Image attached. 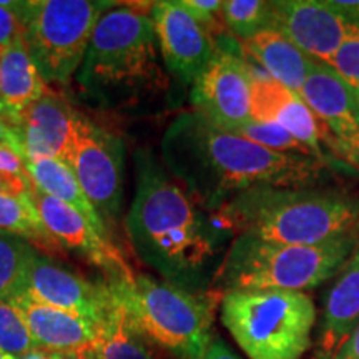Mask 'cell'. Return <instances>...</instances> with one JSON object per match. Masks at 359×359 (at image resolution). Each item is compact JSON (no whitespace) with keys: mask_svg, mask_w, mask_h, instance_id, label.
I'll return each mask as SVG.
<instances>
[{"mask_svg":"<svg viewBox=\"0 0 359 359\" xmlns=\"http://www.w3.org/2000/svg\"><path fill=\"white\" fill-rule=\"evenodd\" d=\"M359 325V245L327 291L313 359H334Z\"/></svg>","mask_w":359,"mask_h":359,"instance_id":"cell-18","label":"cell"},{"mask_svg":"<svg viewBox=\"0 0 359 359\" xmlns=\"http://www.w3.org/2000/svg\"><path fill=\"white\" fill-rule=\"evenodd\" d=\"M0 359H15V358L8 356V354H6V353H2V351H0Z\"/></svg>","mask_w":359,"mask_h":359,"instance_id":"cell-38","label":"cell"},{"mask_svg":"<svg viewBox=\"0 0 359 359\" xmlns=\"http://www.w3.org/2000/svg\"><path fill=\"white\" fill-rule=\"evenodd\" d=\"M172 359H175V358H172Z\"/></svg>","mask_w":359,"mask_h":359,"instance_id":"cell-40","label":"cell"},{"mask_svg":"<svg viewBox=\"0 0 359 359\" xmlns=\"http://www.w3.org/2000/svg\"><path fill=\"white\" fill-rule=\"evenodd\" d=\"M67 165L102 219L115 222L123 203L125 147L110 130L77 114ZM105 223V222H103Z\"/></svg>","mask_w":359,"mask_h":359,"instance_id":"cell-9","label":"cell"},{"mask_svg":"<svg viewBox=\"0 0 359 359\" xmlns=\"http://www.w3.org/2000/svg\"><path fill=\"white\" fill-rule=\"evenodd\" d=\"M205 359H240L219 338H213L206 349Z\"/></svg>","mask_w":359,"mask_h":359,"instance_id":"cell-35","label":"cell"},{"mask_svg":"<svg viewBox=\"0 0 359 359\" xmlns=\"http://www.w3.org/2000/svg\"><path fill=\"white\" fill-rule=\"evenodd\" d=\"M358 245L359 233L320 245H278L238 235L228 246L212 290L223 294L243 290L316 288L338 275Z\"/></svg>","mask_w":359,"mask_h":359,"instance_id":"cell-5","label":"cell"},{"mask_svg":"<svg viewBox=\"0 0 359 359\" xmlns=\"http://www.w3.org/2000/svg\"><path fill=\"white\" fill-rule=\"evenodd\" d=\"M251 64V62H250ZM251 118L285 128L304 143L331 170L353 172L326 125L314 115L299 93L283 87L251 64Z\"/></svg>","mask_w":359,"mask_h":359,"instance_id":"cell-11","label":"cell"},{"mask_svg":"<svg viewBox=\"0 0 359 359\" xmlns=\"http://www.w3.org/2000/svg\"><path fill=\"white\" fill-rule=\"evenodd\" d=\"M11 302L24 314L37 349L60 354L93 346L97 325L87 318L35 303L24 296H17Z\"/></svg>","mask_w":359,"mask_h":359,"instance_id":"cell-19","label":"cell"},{"mask_svg":"<svg viewBox=\"0 0 359 359\" xmlns=\"http://www.w3.org/2000/svg\"><path fill=\"white\" fill-rule=\"evenodd\" d=\"M193 111L231 132L251 120V64L230 34L217 39V50L191 85Z\"/></svg>","mask_w":359,"mask_h":359,"instance_id":"cell-10","label":"cell"},{"mask_svg":"<svg viewBox=\"0 0 359 359\" xmlns=\"http://www.w3.org/2000/svg\"><path fill=\"white\" fill-rule=\"evenodd\" d=\"M219 318L250 359H302L311 346L316 306L304 291H228Z\"/></svg>","mask_w":359,"mask_h":359,"instance_id":"cell-7","label":"cell"},{"mask_svg":"<svg viewBox=\"0 0 359 359\" xmlns=\"http://www.w3.org/2000/svg\"><path fill=\"white\" fill-rule=\"evenodd\" d=\"M55 359H97V358H95V354H93V348L90 346V348L79 349V351L55 354Z\"/></svg>","mask_w":359,"mask_h":359,"instance_id":"cell-36","label":"cell"},{"mask_svg":"<svg viewBox=\"0 0 359 359\" xmlns=\"http://www.w3.org/2000/svg\"><path fill=\"white\" fill-rule=\"evenodd\" d=\"M0 173L29 175L25 156L13 148L0 147Z\"/></svg>","mask_w":359,"mask_h":359,"instance_id":"cell-31","label":"cell"},{"mask_svg":"<svg viewBox=\"0 0 359 359\" xmlns=\"http://www.w3.org/2000/svg\"><path fill=\"white\" fill-rule=\"evenodd\" d=\"M150 15L165 69L177 82L191 87L213 58L217 37H213L182 2H151Z\"/></svg>","mask_w":359,"mask_h":359,"instance_id":"cell-13","label":"cell"},{"mask_svg":"<svg viewBox=\"0 0 359 359\" xmlns=\"http://www.w3.org/2000/svg\"><path fill=\"white\" fill-rule=\"evenodd\" d=\"M34 250L24 238L0 230V302L19 294Z\"/></svg>","mask_w":359,"mask_h":359,"instance_id":"cell-26","label":"cell"},{"mask_svg":"<svg viewBox=\"0 0 359 359\" xmlns=\"http://www.w3.org/2000/svg\"><path fill=\"white\" fill-rule=\"evenodd\" d=\"M20 2H0V52L24 40V22L19 12Z\"/></svg>","mask_w":359,"mask_h":359,"instance_id":"cell-30","label":"cell"},{"mask_svg":"<svg viewBox=\"0 0 359 359\" xmlns=\"http://www.w3.org/2000/svg\"><path fill=\"white\" fill-rule=\"evenodd\" d=\"M150 11L151 4H115L97 22L77 74L80 92L92 105L123 109L167 87Z\"/></svg>","mask_w":359,"mask_h":359,"instance_id":"cell-3","label":"cell"},{"mask_svg":"<svg viewBox=\"0 0 359 359\" xmlns=\"http://www.w3.org/2000/svg\"><path fill=\"white\" fill-rule=\"evenodd\" d=\"M217 213L235 236L278 245H320L359 233V196L341 188H255Z\"/></svg>","mask_w":359,"mask_h":359,"instance_id":"cell-4","label":"cell"},{"mask_svg":"<svg viewBox=\"0 0 359 359\" xmlns=\"http://www.w3.org/2000/svg\"><path fill=\"white\" fill-rule=\"evenodd\" d=\"M222 19L226 32L243 42L263 30L273 29V2L264 0H226L222 4Z\"/></svg>","mask_w":359,"mask_h":359,"instance_id":"cell-25","label":"cell"},{"mask_svg":"<svg viewBox=\"0 0 359 359\" xmlns=\"http://www.w3.org/2000/svg\"><path fill=\"white\" fill-rule=\"evenodd\" d=\"M299 95L326 125L338 143L341 155L359 173V97L330 65L314 62Z\"/></svg>","mask_w":359,"mask_h":359,"instance_id":"cell-16","label":"cell"},{"mask_svg":"<svg viewBox=\"0 0 359 359\" xmlns=\"http://www.w3.org/2000/svg\"><path fill=\"white\" fill-rule=\"evenodd\" d=\"M30 200L45 228L62 248L79 255L93 266L105 269L109 280L133 275L118 248L111 243L109 233L98 230L82 213L64 201L47 195L34 183Z\"/></svg>","mask_w":359,"mask_h":359,"instance_id":"cell-14","label":"cell"},{"mask_svg":"<svg viewBox=\"0 0 359 359\" xmlns=\"http://www.w3.org/2000/svg\"><path fill=\"white\" fill-rule=\"evenodd\" d=\"M27 172L35 187L53 196V198L70 205L77 212L83 215L90 223H93L98 230L107 231V224L103 223L100 215L90 203L80 187L77 177L65 161L57 158H35L27 160Z\"/></svg>","mask_w":359,"mask_h":359,"instance_id":"cell-23","label":"cell"},{"mask_svg":"<svg viewBox=\"0 0 359 359\" xmlns=\"http://www.w3.org/2000/svg\"><path fill=\"white\" fill-rule=\"evenodd\" d=\"M35 349L37 346L20 309L11 299L0 302V351L19 359Z\"/></svg>","mask_w":359,"mask_h":359,"instance_id":"cell-28","label":"cell"},{"mask_svg":"<svg viewBox=\"0 0 359 359\" xmlns=\"http://www.w3.org/2000/svg\"><path fill=\"white\" fill-rule=\"evenodd\" d=\"M327 65L353 88L359 87V30L344 40Z\"/></svg>","mask_w":359,"mask_h":359,"instance_id":"cell-29","label":"cell"},{"mask_svg":"<svg viewBox=\"0 0 359 359\" xmlns=\"http://www.w3.org/2000/svg\"><path fill=\"white\" fill-rule=\"evenodd\" d=\"M133 253L163 281L210 291L235 235L206 212L151 150L135 154V196L125 219Z\"/></svg>","mask_w":359,"mask_h":359,"instance_id":"cell-1","label":"cell"},{"mask_svg":"<svg viewBox=\"0 0 359 359\" xmlns=\"http://www.w3.org/2000/svg\"><path fill=\"white\" fill-rule=\"evenodd\" d=\"M333 6L343 13L344 19L359 30V2H346V0H331Z\"/></svg>","mask_w":359,"mask_h":359,"instance_id":"cell-34","label":"cell"},{"mask_svg":"<svg viewBox=\"0 0 359 359\" xmlns=\"http://www.w3.org/2000/svg\"><path fill=\"white\" fill-rule=\"evenodd\" d=\"M160 161L206 212L255 188L323 187L331 170L311 156L278 154L217 127L196 111L180 114L165 130Z\"/></svg>","mask_w":359,"mask_h":359,"instance_id":"cell-2","label":"cell"},{"mask_svg":"<svg viewBox=\"0 0 359 359\" xmlns=\"http://www.w3.org/2000/svg\"><path fill=\"white\" fill-rule=\"evenodd\" d=\"M79 111L65 97L47 90L15 122L25 160H69Z\"/></svg>","mask_w":359,"mask_h":359,"instance_id":"cell-17","label":"cell"},{"mask_svg":"<svg viewBox=\"0 0 359 359\" xmlns=\"http://www.w3.org/2000/svg\"><path fill=\"white\" fill-rule=\"evenodd\" d=\"M24 40L0 52V116L15 125L22 111L47 92Z\"/></svg>","mask_w":359,"mask_h":359,"instance_id":"cell-21","label":"cell"},{"mask_svg":"<svg viewBox=\"0 0 359 359\" xmlns=\"http://www.w3.org/2000/svg\"><path fill=\"white\" fill-rule=\"evenodd\" d=\"M334 359H359V325L354 327L349 338L344 341Z\"/></svg>","mask_w":359,"mask_h":359,"instance_id":"cell-33","label":"cell"},{"mask_svg":"<svg viewBox=\"0 0 359 359\" xmlns=\"http://www.w3.org/2000/svg\"><path fill=\"white\" fill-rule=\"evenodd\" d=\"M0 230L12 233L29 241L34 248L47 250L48 253L60 250L30 198H17L0 193Z\"/></svg>","mask_w":359,"mask_h":359,"instance_id":"cell-24","label":"cell"},{"mask_svg":"<svg viewBox=\"0 0 359 359\" xmlns=\"http://www.w3.org/2000/svg\"><path fill=\"white\" fill-rule=\"evenodd\" d=\"M246 60L269 75L283 87L302 92L314 60L278 32L268 29L240 42Z\"/></svg>","mask_w":359,"mask_h":359,"instance_id":"cell-20","label":"cell"},{"mask_svg":"<svg viewBox=\"0 0 359 359\" xmlns=\"http://www.w3.org/2000/svg\"><path fill=\"white\" fill-rule=\"evenodd\" d=\"M111 294H114V299H111L105 316L97 325V336L92 346L95 358L156 359L154 344L142 333L127 306L114 293V290H111Z\"/></svg>","mask_w":359,"mask_h":359,"instance_id":"cell-22","label":"cell"},{"mask_svg":"<svg viewBox=\"0 0 359 359\" xmlns=\"http://www.w3.org/2000/svg\"><path fill=\"white\" fill-rule=\"evenodd\" d=\"M273 30L285 35L314 62L330 64L358 29L331 0H275Z\"/></svg>","mask_w":359,"mask_h":359,"instance_id":"cell-15","label":"cell"},{"mask_svg":"<svg viewBox=\"0 0 359 359\" xmlns=\"http://www.w3.org/2000/svg\"><path fill=\"white\" fill-rule=\"evenodd\" d=\"M0 147L13 148V150L20 151L24 155V148H22V142L19 133H17L15 125L2 118V116H0Z\"/></svg>","mask_w":359,"mask_h":359,"instance_id":"cell-32","label":"cell"},{"mask_svg":"<svg viewBox=\"0 0 359 359\" xmlns=\"http://www.w3.org/2000/svg\"><path fill=\"white\" fill-rule=\"evenodd\" d=\"M19 359H55V354L42 351V349H35V351H30L29 354H25V356Z\"/></svg>","mask_w":359,"mask_h":359,"instance_id":"cell-37","label":"cell"},{"mask_svg":"<svg viewBox=\"0 0 359 359\" xmlns=\"http://www.w3.org/2000/svg\"><path fill=\"white\" fill-rule=\"evenodd\" d=\"M231 133L240 135V137L246 138V140L268 148V150L278 151V154L311 156V158H316L304 143L299 142L298 138L293 137L290 132H286L285 128L278 127V125L255 122V120L251 118L250 122L231 130Z\"/></svg>","mask_w":359,"mask_h":359,"instance_id":"cell-27","label":"cell"},{"mask_svg":"<svg viewBox=\"0 0 359 359\" xmlns=\"http://www.w3.org/2000/svg\"><path fill=\"white\" fill-rule=\"evenodd\" d=\"M354 90H356V93H358V97H359V87H356Z\"/></svg>","mask_w":359,"mask_h":359,"instance_id":"cell-39","label":"cell"},{"mask_svg":"<svg viewBox=\"0 0 359 359\" xmlns=\"http://www.w3.org/2000/svg\"><path fill=\"white\" fill-rule=\"evenodd\" d=\"M114 6L103 0L20 2L24 42L45 82H70L83 64L97 22Z\"/></svg>","mask_w":359,"mask_h":359,"instance_id":"cell-8","label":"cell"},{"mask_svg":"<svg viewBox=\"0 0 359 359\" xmlns=\"http://www.w3.org/2000/svg\"><path fill=\"white\" fill-rule=\"evenodd\" d=\"M151 344L175 359H205L219 291L195 293L150 275L107 280Z\"/></svg>","mask_w":359,"mask_h":359,"instance_id":"cell-6","label":"cell"},{"mask_svg":"<svg viewBox=\"0 0 359 359\" xmlns=\"http://www.w3.org/2000/svg\"><path fill=\"white\" fill-rule=\"evenodd\" d=\"M17 296L79 314L95 325L102 321L114 299L107 283L95 285L37 248L34 250Z\"/></svg>","mask_w":359,"mask_h":359,"instance_id":"cell-12","label":"cell"}]
</instances>
